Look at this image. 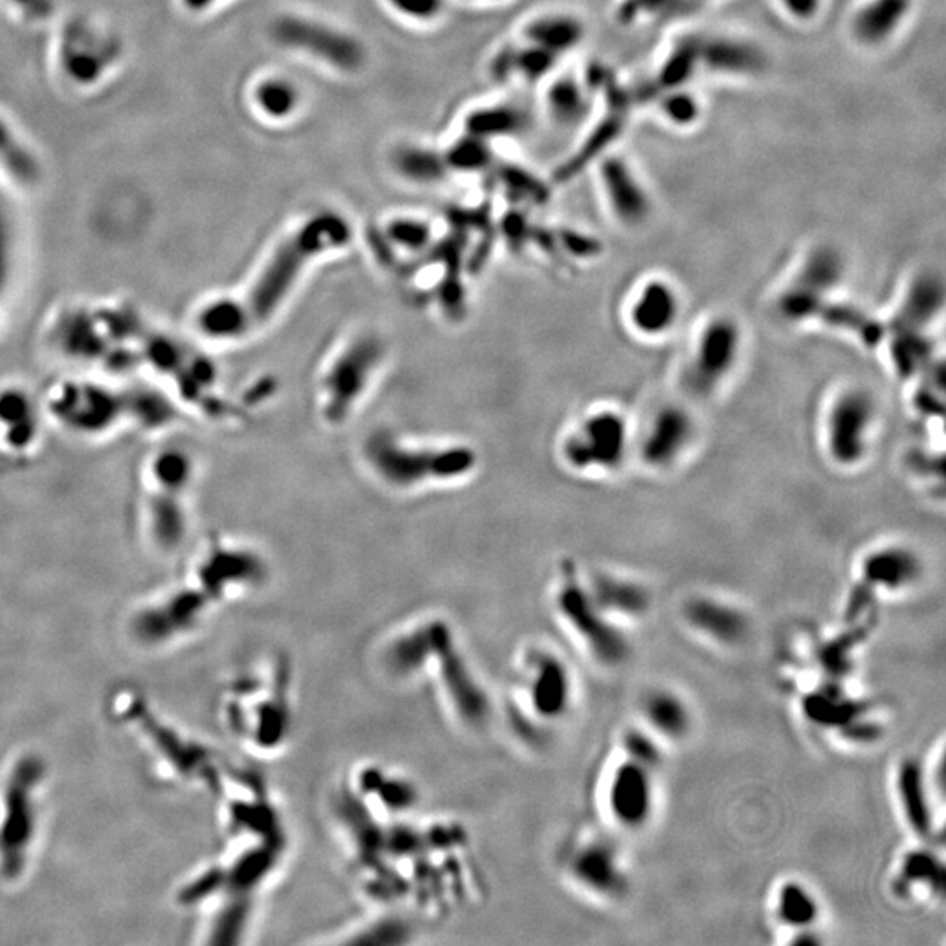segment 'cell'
Instances as JSON below:
<instances>
[{
	"mask_svg": "<svg viewBox=\"0 0 946 946\" xmlns=\"http://www.w3.org/2000/svg\"><path fill=\"white\" fill-rule=\"evenodd\" d=\"M326 817L343 873L365 908L441 922L484 899V872L467 824L445 814L377 822L328 793Z\"/></svg>",
	"mask_w": 946,
	"mask_h": 946,
	"instance_id": "obj_1",
	"label": "cell"
},
{
	"mask_svg": "<svg viewBox=\"0 0 946 946\" xmlns=\"http://www.w3.org/2000/svg\"><path fill=\"white\" fill-rule=\"evenodd\" d=\"M366 661L386 686L423 692L459 736L482 739L497 731L494 686L449 614L428 608L401 617L375 634Z\"/></svg>",
	"mask_w": 946,
	"mask_h": 946,
	"instance_id": "obj_2",
	"label": "cell"
},
{
	"mask_svg": "<svg viewBox=\"0 0 946 946\" xmlns=\"http://www.w3.org/2000/svg\"><path fill=\"white\" fill-rule=\"evenodd\" d=\"M351 241V223L339 212L305 218L279 238L243 287L200 308V330L221 342H238L269 330L295 302L316 265L343 252Z\"/></svg>",
	"mask_w": 946,
	"mask_h": 946,
	"instance_id": "obj_3",
	"label": "cell"
},
{
	"mask_svg": "<svg viewBox=\"0 0 946 946\" xmlns=\"http://www.w3.org/2000/svg\"><path fill=\"white\" fill-rule=\"evenodd\" d=\"M494 700L497 731L526 756H541L577 710L575 669L558 645L528 636L509 657Z\"/></svg>",
	"mask_w": 946,
	"mask_h": 946,
	"instance_id": "obj_4",
	"label": "cell"
},
{
	"mask_svg": "<svg viewBox=\"0 0 946 946\" xmlns=\"http://www.w3.org/2000/svg\"><path fill=\"white\" fill-rule=\"evenodd\" d=\"M295 666L284 652H270L238 669L220 694L221 726L256 761L290 752L299 726Z\"/></svg>",
	"mask_w": 946,
	"mask_h": 946,
	"instance_id": "obj_5",
	"label": "cell"
},
{
	"mask_svg": "<svg viewBox=\"0 0 946 946\" xmlns=\"http://www.w3.org/2000/svg\"><path fill=\"white\" fill-rule=\"evenodd\" d=\"M360 467L372 484L393 497L444 493L470 484L482 458L476 445L453 436H424L377 427L361 439Z\"/></svg>",
	"mask_w": 946,
	"mask_h": 946,
	"instance_id": "obj_6",
	"label": "cell"
},
{
	"mask_svg": "<svg viewBox=\"0 0 946 946\" xmlns=\"http://www.w3.org/2000/svg\"><path fill=\"white\" fill-rule=\"evenodd\" d=\"M392 363V343L374 325L337 335L317 358L308 381V404L328 432L348 428L374 397Z\"/></svg>",
	"mask_w": 946,
	"mask_h": 946,
	"instance_id": "obj_7",
	"label": "cell"
},
{
	"mask_svg": "<svg viewBox=\"0 0 946 946\" xmlns=\"http://www.w3.org/2000/svg\"><path fill=\"white\" fill-rule=\"evenodd\" d=\"M547 608L556 628L591 663L614 668L630 654L624 633L591 596L584 568L572 558L558 561L547 586Z\"/></svg>",
	"mask_w": 946,
	"mask_h": 946,
	"instance_id": "obj_8",
	"label": "cell"
},
{
	"mask_svg": "<svg viewBox=\"0 0 946 946\" xmlns=\"http://www.w3.org/2000/svg\"><path fill=\"white\" fill-rule=\"evenodd\" d=\"M634 424L621 407L593 404L567 421L554 441V459L582 480L616 477L633 462Z\"/></svg>",
	"mask_w": 946,
	"mask_h": 946,
	"instance_id": "obj_9",
	"label": "cell"
},
{
	"mask_svg": "<svg viewBox=\"0 0 946 946\" xmlns=\"http://www.w3.org/2000/svg\"><path fill=\"white\" fill-rule=\"evenodd\" d=\"M880 419V401L866 384L845 383L832 389L819 419L820 451L829 467L845 474L866 467Z\"/></svg>",
	"mask_w": 946,
	"mask_h": 946,
	"instance_id": "obj_10",
	"label": "cell"
},
{
	"mask_svg": "<svg viewBox=\"0 0 946 946\" xmlns=\"http://www.w3.org/2000/svg\"><path fill=\"white\" fill-rule=\"evenodd\" d=\"M747 349V331L738 316L717 311L704 317L692 334L680 366V386L687 400L717 398L735 381Z\"/></svg>",
	"mask_w": 946,
	"mask_h": 946,
	"instance_id": "obj_11",
	"label": "cell"
},
{
	"mask_svg": "<svg viewBox=\"0 0 946 946\" xmlns=\"http://www.w3.org/2000/svg\"><path fill=\"white\" fill-rule=\"evenodd\" d=\"M352 810L377 822L407 819L423 811V789L404 768L378 759L352 762L330 789Z\"/></svg>",
	"mask_w": 946,
	"mask_h": 946,
	"instance_id": "obj_12",
	"label": "cell"
},
{
	"mask_svg": "<svg viewBox=\"0 0 946 946\" xmlns=\"http://www.w3.org/2000/svg\"><path fill=\"white\" fill-rule=\"evenodd\" d=\"M556 867L570 889L591 901H617L628 889L621 852L607 837L589 829L573 832L559 845Z\"/></svg>",
	"mask_w": 946,
	"mask_h": 946,
	"instance_id": "obj_13",
	"label": "cell"
},
{
	"mask_svg": "<svg viewBox=\"0 0 946 946\" xmlns=\"http://www.w3.org/2000/svg\"><path fill=\"white\" fill-rule=\"evenodd\" d=\"M846 260L838 247L806 249L776 295V313L791 325H814L826 305L838 299L846 279Z\"/></svg>",
	"mask_w": 946,
	"mask_h": 946,
	"instance_id": "obj_14",
	"label": "cell"
},
{
	"mask_svg": "<svg viewBox=\"0 0 946 946\" xmlns=\"http://www.w3.org/2000/svg\"><path fill=\"white\" fill-rule=\"evenodd\" d=\"M700 435V419L691 401H663L634 427L633 462L649 474L666 476L691 458Z\"/></svg>",
	"mask_w": 946,
	"mask_h": 946,
	"instance_id": "obj_15",
	"label": "cell"
},
{
	"mask_svg": "<svg viewBox=\"0 0 946 946\" xmlns=\"http://www.w3.org/2000/svg\"><path fill=\"white\" fill-rule=\"evenodd\" d=\"M197 589L214 608L260 593L270 581V564L260 550L243 541L217 538L202 552Z\"/></svg>",
	"mask_w": 946,
	"mask_h": 946,
	"instance_id": "obj_16",
	"label": "cell"
},
{
	"mask_svg": "<svg viewBox=\"0 0 946 946\" xmlns=\"http://www.w3.org/2000/svg\"><path fill=\"white\" fill-rule=\"evenodd\" d=\"M654 771L656 768L624 752L608 762L596 787V802L608 822L626 831L651 822L656 806Z\"/></svg>",
	"mask_w": 946,
	"mask_h": 946,
	"instance_id": "obj_17",
	"label": "cell"
},
{
	"mask_svg": "<svg viewBox=\"0 0 946 946\" xmlns=\"http://www.w3.org/2000/svg\"><path fill=\"white\" fill-rule=\"evenodd\" d=\"M684 308L686 300L677 282L665 273H649L626 293L622 325L640 342H663L677 331Z\"/></svg>",
	"mask_w": 946,
	"mask_h": 946,
	"instance_id": "obj_18",
	"label": "cell"
},
{
	"mask_svg": "<svg viewBox=\"0 0 946 946\" xmlns=\"http://www.w3.org/2000/svg\"><path fill=\"white\" fill-rule=\"evenodd\" d=\"M598 179L605 206L617 225L639 230L654 212V199L639 168L621 154H604L598 160Z\"/></svg>",
	"mask_w": 946,
	"mask_h": 946,
	"instance_id": "obj_19",
	"label": "cell"
},
{
	"mask_svg": "<svg viewBox=\"0 0 946 946\" xmlns=\"http://www.w3.org/2000/svg\"><path fill=\"white\" fill-rule=\"evenodd\" d=\"M273 37L288 48L319 58L342 72H354L365 62V49L346 32L304 16H282L273 25Z\"/></svg>",
	"mask_w": 946,
	"mask_h": 946,
	"instance_id": "obj_20",
	"label": "cell"
},
{
	"mask_svg": "<svg viewBox=\"0 0 946 946\" xmlns=\"http://www.w3.org/2000/svg\"><path fill=\"white\" fill-rule=\"evenodd\" d=\"M857 572L863 595H901L919 586L924 561L904 541H884L864 552Z\"/></svg>",
	"mask_w": 946,
	"mask_h": 946,
	"instance_id": "obj_21",
	"label": "cell"
},
{
	"mask_svg": "<svg viewBox=\"0 0 946 946\" xmlns=\"http://www.w3.org/2000/svg\"><path fill=\"white\" fill-rule=\"evenodd\" d=\"M945 284L933 270H920L902 287L884 322V331L933 335L942 322Z\"/></svg>",
	"mask_w": 946,
	"mask_h": 946,
	"instance_id": "obj_22",
	"label": "cell"
},
{
	"mask_svg": "<svg viewBox=\"0 0 946 946\" xmlns=\"http://www.w3.org/2000/svg\"><path fill=\"white\" fill-rule=\"evenodd\" d=\"M700 72L748 80L767 71L768 58L764 49L741 36L731 34H696Z\"/></svg>",
	"mask_w": 946,
	"mask_h": 946,
	"instance_id": "obj_23",
	"label": "cell"
},
{
	"mask_svg": "<svg viewBox=\"0 0 946 946\" xmlns=\"http://www.w3.org/2000/svg\"><path fill=\"white\" fill-rule=\"evenodd\" d=\"M915 0H861L849 19V34L859 48H887L904 31Z\"/></svg>",
	"mask_w": 946,
	"mask_h": 946,
	"instance_id": "obj_24",
	"label": "cell"
},
{
	"mask_svg": "<svg viewBox=\"0 0 946 946\" xmlns=\"http://www.w3.org/2000/svg\"><path fill=\"white\" fill-rule=\"evenodd\" d=\"M423 922L404 911L365 908V913L352 920L331 937L322 939L331 945H409L418 942Z\"/></svg>",
	"mask_w": 946,
	"mask_h": 946,
	"instance_id": "obj_25",
	"label": "cell"
},
{
	"mask_svg": "<svg viewBox=\"0 0 946 946\" xmlns=\"http://www.w3.org/2000/svg\"><path fill=\"white\" fill-rule=\"evenodd\" d=\"M584 579L596 605L617 624L622 619H640L651 608V593L639 581L604 568L584 570Z\"/></svg>",
	"mask_w": 946,
	"mask_h": 946,
	"instance_id": "obj_26",
	"label": "cell"
},
{
	"mask_svg": "<svg viewBox=\"0 0 946 946\" xmlns=\"http://www.w3.org/2000/svg\"><path fill=\"white\" fill-rule=\"evenodd\" d=\"M686 621L692 630L719 645H738L748 633V619L735 605L713 598L696 596L686 605Z\"/></svg>",
	"mask_w": 946,
	"mask_h": 946,
	"instance_id": "obj_27",
	"label": "cell"
},
{
	"mask_svg": "<svg viewBox=\"0 0 946 946\" xmlns=\"http://www.w3.org/2000/svg\"><path fill=\"white\" fill-rule=\"evenodd\" d=\"M642 717L647 733L665 741H680L692 729V713L682 696L668 689H654L642 701Z\"/></svg>",
	"mask_w": 946,
	"mask_h": 946,
	"instance_id": "obj_28",
	"label": "cell"
},
{
	"mask_svg": "<svg viewBox=\"0 0 946 946\" xmlns=\"http://www.w3.org/2000/svg\"><path fill=\"white\" fill-rule=\"evenodd\" d=\"M896 791L902 815L916 837H931L933 817L925 773L916 759H902L896 773Z\"/></svg>",
	"mask_w": 946,
	"mask_h": 946,
	"instance_id": "obj_29",
	"label": "cell"
},
{
	"mask_svg": "<svg viewBox=\"0 0 946 946\" xmlns=\"http://www.w3.org/2000/svg\"><path fill=\"white\" fill-rule=\"evenodd\" d=\"M773 915L782 927L806 937L819 924L822 907L810 887L802 881L787 880L776 889Z\"/></svg>",
	"mask_w": 946,
	"mask_h": 946,
	"instance_id": "obj_30",
	"label": "cell"
},
{
	"mask_svg": "<svg viewBox=\"0 0 946 946\" xmlns=\"http://www.w3.org/2000/svg\"><path fill=\"white\" fill-rule=\"evenodd\" d=\"M593 84H584L575 75H561L547 90V110L556 125L579 127L593 110Z\"/></svg>",
	"mask_w": 946,
	"mask_h": 946,
	"instance_id": "obj_31",
	"label": "cell"
},
{
	"mask_svg": "<svg viewBox=\"0 0 946 946\" xmlns=\"http://www.w3.org/2000/svg\"><path fill=\"white\" fill-rule=\"evenodd\" d=\"M524 34L532 45L540 46L561 58L582 45V40L586 39V27L572 14L550 13L528 23Z\"/></svg>",
	"mask_w": 946,
	"mask_h": 946,
	"instance_id": "obj_32",
	"label": "cell"
},
{
	"mask_svg": "<svg viewBox=\"0 0 946 946\" xmlns=\"http://www.w3.org/2000/svg\"><path fill=\"white\" fill-rule=\"evenodd\" d=\"M528 127V115L523 109L509 104L480 107L471 110L465 119V130L471 136L482 137L486 141L497 137H514Z\"/></svg>",
	"mask_w": 946,
	"mask_h": 946,
	"instance_id": "obj_33",
	"label": "cell"
},
{
	"mask_svg": "<svg viewBox=\"0 0 946 946\" xmlns=\"http://www.w3.org/2000/svg\"><path fill=\"white\" fill-rule=\"evenodd\" d=\"M393 165L404 179L416 185H435L449 171L444 154L423 145H404L393 154Z\"/></svg>",
	"mask_w": 946,
	"mask_h": 946,
	"instance_id": "obj_34",
	"label": "cell"
},
{
	"mask_svg": "<svg viewBox=\"0 0 946 946\" xmlns=\"http://www.w3.org/2000/svg\"><path fill=\"white\" fill-rule=\"evenodd\" d=\"M896 889L901 890L902 894L942 892V863L924 849L904 855L899 867Z\"/></svg>",
	"mask_w": 946,
	"mask_h": 946,
	"instance_id": "obj_35",
	"label": "cell"
},
{
	"mask_svg": "<svg viewBox=\"0 0 946 946\" xmlns=\"http://www.w3.org/2000/svg\"><path fill=\"white\" fill-rule=\"evenodd\" d=\"M256 104L265 115L273 119L290 118L300 104V92L295 84L282 78L261 81L255 92Z\"/></svg>",
	"mask_w": 946,
	"mask_h": 946,
	"instance_id": "obj_36",
	"label": "cell"
},
{
	"mask_svg": "<svg viewBox=\"0 0 946 946\" xmlns=\"http://www.w3.org/2000/svg\"><path fill=\"white\" fill-rule=\"evenodd\" d=\"M447 167L458 172H479L493 163V151L482 137L465 133L444 154Z\"/></svg>",
	"mask_w": 946,
	"mask_h": 946,
	"instance_id": "obj_37",
	"label": "cell"
},
{
	"mask_svg": "<svg viewBox=\"0 0 946 946\" xmlns=\"http://www.w3.org/2000/svg\"><path fill=\"white\" fill-rule=\"evenodd\" d=\"M498 177L505 186L506 194L511 195L514 200L533 203V206H544L550 199L549 186L526 168L502 165L498 171Z\"/></svg>",
	"mask_w": 946,
	"mask_h": 946,
	"instance_id": "obj_38",
	"label": "cell"
},
{
	"mask_svg": "<svg viewBox=\"0 0 946 946\" xmlns=\"http://www.w3.org/2000/svg\"><path fill=\"white\" fill-rule=\"evenodd\" d=\"M558 60L559 57L554 54L532 43L524 48H514L512 54L514 74L523 75L524 80L528 81H538L549 75Z\"/></svg>",
	"mask_w": 946,
	"mask_h": 946,
	"instance_id": "obj_39",
	"label": "cell"
},
{
	"mask_svg": "<svg viewBox=\"0 0 946 946\" xmlns=\"http://www.w3.org/2000/svg\"><path fill=\"white\" fill-rule=\"evenodd\" d=\"M656 102L663 116L677 127H689L700 116V102L687 89L665 93Z\"/></svg>",
	"mask_w": 946,
	"mask_h": 946,
	"instance_id": "obj_40",
	"label": "cell"
},
{
	"mask_svg": "<svg viewBox=\"0 0 946 946\" xmlns=\"http://www.w3.org/2000/svg\"><path fill=\"white\" fill-rule=\"evenodd\" d=\"M389 4L407 19L428 22L444 11V0H388Z\"/></svg>",
	"mask_w": 946,
	"mask_h": 946,
	"instance_id": "obj_41",
	"label": "cell"
},
{
	"mask_svg": "<svg viewBox=\"0 0 946 946\" xmlns=\"http://www.w3.org/2000/svg\"><path fill=\"white\" fill-rule=\"evenodd\" d=\"M780 11L794 23H811L819 19L824 0H776Z\"/></svg>",
	"mask_w": 946,
	"mask_h": 946,
	"instance_id": "obj_42",
	"label": "cell"
},
{
	"mask_svg": "<svg viewBox=\"0 0 946 946\" xmlns=\"http://www.w3.org/2000/svg\"><path fill=\"white\" fill-rule=\"evenodd\" d=\"M194 2L197 5H206V4H209V2H211V0H194Z\"/></svg>",
	"mask_w": 946,
	"mask_h": 946,
	"instance_id": "obj_43",
	"label": "cell"
},
{
	"mask_svg": "<svg viewBox=\"0 0 946 946\" xmlns=\"http://www.w3.org/2000/svg\"><path fill=\"white\" fill-rule=\"evenodd\" d=\"M691 2H696V0H687V4H691Z\"/></svg>",
	"mask_w": 946,
	"mask_h": 946,
	"instance_id": "obj_44",
	"label": "cell"
}]
</instances>
